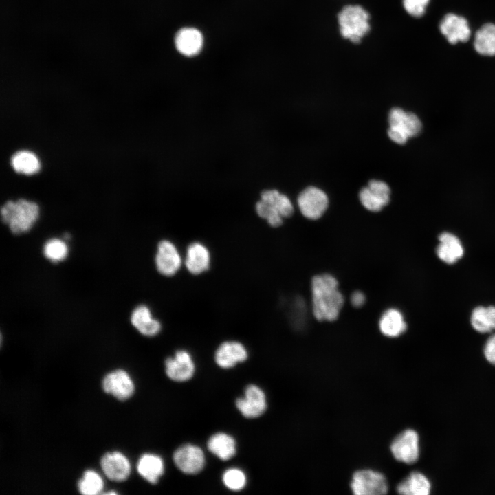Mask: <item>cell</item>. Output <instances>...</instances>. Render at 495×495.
<instances>
[{
  "mask_svg": "<svg viewBox=\"0 0 495 495\" xmlns=\"http://www.w3.org/2000/svg\"><path fill=\"white\" fill-rule=\"evenodd\" d=\"M312 310L319 321H333L339 316L344 304V297L338 289L336 278L323 274L313 277L311 284Z\"/></svg>",
  "mask_w": 495,
  "mask_h": 495,
  "instance_id": "obj_1",
  "label": "cell"
},
{
  "mask_svg": "<svg viewBox=\"0 0 495 495\" xmlns=\"http://www.w3.org/2000/svg\"><path fill=\"white\" fill-rule=\"evenodd\" d=\"M38 214V205L23 199L16 201H8L1 209L3 222L8 224L11 232L15 234L29 231L36 221Z\"/></svg>",
  "mask_w": 495,
  "mask_h": 495,
  "instance_id": "obj_2",
  "label": "cell"
},
{
  "mask_svg": "<svg viewBox=\"0 0 495 495\" xmlns=\"http://www.w3.org/2000/svg\"><path fill=\"white\" fill-rule=\"evenodd\" d=\"M342 36L359 43L370 30L368 13L360 6H346L338 15Z\"/></svg>",
  "mask_w": 495,
  "mask_h": 495,
  "instance_id": "obj_3",
  "label": "cell"
},
{
  "mask_svg": "<svg viewBox=\"0 0 495 495\" xmlns=\"http://www.w3.org/2000/svg\"><path fill=\"white\" fill-rule=\"evenodd\" d=\"M388 122V137L399 144H404L410 138L419 135L422 129L421 120L415 113L398 107L390 110Z\"/></svg>",
  "mask_w": 495,
  "mask_h": 495,
  "instance_id": "obj_4",
  "label": "cell"
},
{
  "mask_svg": "<svg viewBox=\"0 0 495 495\" xmlns=\"http://www.w3.org/2000/svg\"><path fill=\"white\" fill-rule=\"evenodd\" d=\"M154 261L155 268L161 275L173 277L184 266V254L175 242L164 239L157 243Z\"/></svg>",
  "mask_w": 495,
  "mask_h": 495,
  "instance_id": "obj_5",
  "label": "cell"
},
{
  "mask_svg": "<svg viewBox=\"0 0 495 495\" xmlns=\"http://www.w3.org/2000/svg\"><path fill=\"white\" fill-rule=\"evenodd\" d=\"M350 485L353 493L355 495L384 494L388 490L385 476L371 470H361L355 472Z\"/></svg>",
  "mask_w": 495,
  "mask_h": 495,
  "instance_id": "obj_6",
  "label": "cell"
},
{
  "mask_svg": "<svg viewBox=\"0 0 495 495\" xmlns=\"http://www.w3.org/2000/svg\"><path fill=\"white\" fill-rule=\"evenodd\" d=\"M393 456L406 464L415 463L419 456V438L417 432L407 429L397 435L390 444Z\"/></svg>",
  "mask_w": 495,
  "mask_h": 495,
  "instance_id": "obj_7",
  "label": "cell"
},
{
  "mask_svg": "<svg viewBox=\"0 0 495 495\" xmlns=\"http://www.w3.org/2000/svg\"><path fill=\"white\" fill-rule=\"evenodd\" d=\"M211 264V252L204 243L195 241L187 245L184 254V267L189 274H203L210 270Z\"/></svg>",
  "mask_w": 495,
  "mask_h": 495,
  "instance_id": "obj_8",
  "label": "cell"
},
{
  "mask_svg": "<svg viewBox=\"0 0 495 495\" xmlns=\"http://www.w3.org/2000/svg\"><path fill=\"white\" fill-rule=\"evenodd\" d=\"M297 201L302 214L311 220L320 218L329 204L328 197L324 192L313 186L302 191L298 197Z\"/></svg>",
  "mask_w": 495,
  "mask_h": 495,
  "instance_id": "obj_9",
  "label": "cell"
},
{
  "mask_svg": "<svg viewBox=\"0 0 495 495\" xmlns=\"http://www.w3.org/2000/svg\"><path fill=\"white\" fill-rule=\"evenodd\" d=\"M173 461L182 472L187 474H195L203 470L205 465V456L199 447L192 444H185L175 451Z\"/></svg>",
  "mask_w": 495,
  "mask_h": 495,
  "instance_id": "obj_10",
  "label": "cell"
},
{
  "mask_svg": "<svg viewBox=\"0 0 495 495\" xmlns=\"http://www.w3.org/2000/svg\"><path fill=\"white\" fill-rule=\"evenodd\" d=\"M390 193V188L385 182L374 179L360 190L359 197L366 209L379 212L389 203Z\"/></svg>",
  "mask_w": 495,
  "mask_h": 495,
  "instance_id": "obj_11",
  "label": "cell"
},
{
  "mask_svg": "<svg viewBox=\"0 0 495 495\" xmlns=\"http://www.w3.org/2000/svg\"><path fill=\"white\" fill-rule=\"evenodd\" d=\"M166 373L172 380L185 382L190 380L195 372V364L190 353L184 349L177 350L173 357L165 361Z\"/></svg>",
  "mask_w": 495,
  "mask_h": 495,
  "instance_id": "obj_12",
  "label": "cell"
},
{
  "mask_svg": "<svg viewBox=\"0 0 495 495\" xmlns=\"http://www.w3.org/2000/svg\"><path fill=\"white\" fill-rule=\"evenodd\" d=\"M236 406L245 417H258L267 408L265 395L258 386L248 385L245 390L244 397L236 399Z\"/></svg>",
  "mask_w": 495,
  "mask_h": 495,
  "instance_id": "obj_13",
  "label": "cell"
},
{
  "mask_svg": "<svg viewBox=\"0 0 495 495\" xmlns=\"http://www.w3.org/2000/svg\"><path fill=\"white\" fill-rule=\"evenodd\" d=\"M439 30L451 44L466 42L471 36V30L467 19L453 13L444 16L440 22Z\"/></svg>",
  "mask_w": 495,
  "mask_h": 495,
  "instance_id": "obj_14",
  "label": "cell"
},
{
  "mask_svg": "<svg viewBox=\"0 0 495 495\" xmlns=\"http://www.w3.org/2000/svg\"><path fill=\"white\" fill-rule=\"evenodd\" d=\"M103 390L119 400L129 399L134 392V384L129 375L118 369L107 374L102 380Z\"/></svg>",
  "mask_w": 495,
  "mask_h": 495,
  "instance_id": "obj_15",
  "label": "cell"
},
{
  "mask_svg": "<svg viewBox=\"0 0 495 495\" xmlns=\"http://www.w3.org/2000/svg\"><path fill=\"white\" fill-rule=\"evenodd\" d=\"M248 352L246 347L240 342L227 340L222 342L214 353L217 364L223 368L234 366L239 362L247 360Z\"/></svg>",
  "mask_w": 495,
  "mask_h": 495,
  "instance_id": "obj_16",
  "label": "cell"
},
{
  "mask_svg": "<svg viewBox=\"0 0 495 495\" xmlns=\"http://www.w3.org/2000/svg\"><path fill=\"white\" fill-rule=\"evenodd\" d=\"M100 465L107 477L112 481H124L131 472L129 460L119 452L105 454L101 459Z\"/></svg>",
  "mask_w": 495,
  "mask_h": 495,
  "instance_id": "obj_17",
  "label": "cell"
},
{
  "mask_svg": "<svg viewBox=\"0 0 495 495\" xmlns=\"http://www.w3.org/2000/svg\"><path fill=\"white\" fill-rule=\"evenodd\" d=\"M175 45L181 54L186 56H193L201 50L204 45V36L201 32L195 28H184L176 33Z\"/></svg>",
  "mask_w": 495,
  "mask_h": 495,
  "instance_id": "obj_18",
  "label": "cell"
},
{
  "mask_svg": "<svg viewBox=\"0 0 495 495\" xmlns=\"http://www.w3.org/2000/svg\"><path fill=\"white\" fill-rule=\"evenodd\" d=\"M131 322L133 326L145 336H155L162 330L161 322L153 317L151 309L145 305H138L133 309Z\"/></svg>",
  "mask_w": 495,
  "mask_h": 495,
  "instance_id": "obj_19",
  "label": "cell"
},
{
  "mask_svg": "<svg viewBox=\"0 0 495 495\" xmlns=\"http://www.w3.org/2000/svg\"><path fill=\"white\" fill-rule=\"evenodd\" d=\"M438 239L439 243L436 248V253L442 261L453 264L463 256V247L456 235L445 232L441 233Z\"/></svg>",
  "mask_w": 495,
  "mask_h": 495,
  "instance_id": "obj_20",
  "label": "cell"
},
{
  "mask_svg": "<svg viewBox=\"0 0 495 495\" xmlns=\"http://www.w3.org/2000/svg\"><path fill=\"white\" fill-rule=\"evenodd\" d=\"M137 469L148 482L155 484L164 472L162 459L154 454H144L139 459Z\"/></svg>",
  "mask_w": 495,
  "mask_h": 495,
  "instance_id": "obj_21",
  "label": "cell"
},
{
  "mask_svg": "<svg viewBox=\"0 0 495 495\" xmlns=\"http://www.w3.org/2000/svg\"><path fill=\"white\" fill-rule=\"evenodd\" d=\"M397 491L403 495H428L431 483L424 474L413 472L398 484Z\"/></svg>",
  "mask_w": 495,
  "mask_h": 495,
  "instance_id": "obj_22",
  "label": "cell"
},
{
  "mask_svg": "<svg viewBox=\"0 0 495 495\" xmlns=\"http://www.w3.org/2000/svg\"><path fill=\"white\" fill-rule=\"evenodd\" d=\"M379 327L386 336L395 338L406 331L407 324L402 314L396 309L386 310L381 316Z\"/></svg>",
  "mask_w": 495,
  "mask_h": 495,
  "instance_id": "obj_23",
  "label": "cell"
},
{
  "mask_svg": "<svg viewBox=\"0 0 495 495\" xmlns=\"http://www.w3.org/2000/svg\"><path fill=\"white\" fill-rule=\"evenodd\" d=\"M208 449L223 461L230 459L236 454V442L230 435L219 432L213 434L208 441Z\"/></svg>",
  "mask_w": 495,
  "mask_h": 495,
  "instance_id": "obj_24",
  "label": "cell"
},
{
  "mask_svg": "<svg viewBox=\"0 0 495 495\" xmlns=\"http://www.w3.org/2000/svg\"><path fill=\"white\" fill-rule=\"evenodd\" d=\"M474 47L483 56H495V24H484L476 32Z\"/></svg>",
  "mask_w": 495,
  "mask_h": 495,
  "instance_id": "obj_25",
  "label": "cell"
},
{
  "mask_svg": "<svg viewBox=\"0 0 495 495\" xmlns=\"http://www.w3.org/2000/svg\"><path fill=\"white\" fill-rule=\"evenodd\" d=\"M470 323L474 330L481 333L495 330V307H475L471 314Z\"/></svg>",
  "mask_w": 495,
  "mask_h": 495,
  "instance_id": "obj_26",
  "label": "cell"
},
{
  "mask_svg": "<svg viewBox=\"0 0 495 495\" xmlns=\"http://www.w3.org/2000/svg\"><path fill=\"white\" fill-rule=\"evenodd\" d=\"M11 165L16 173L24 175H33L40 169L38 157L28 151H20L15 153L11 157Z\"/></svg>",
  "mask_w": 495,
  "mask_h": 495,
  "instance_id": "obj_27",
  "label": "cell"
},
{
  "mask_svg": "<svg viewBox=\"0 0 495 495\" xmlns=\"http://www.w3.org/2000/svg\"><path fill=\"white\" fill-rule=\"evenodd\" d=\"M261 199L275 208L283 218L292 215L294 206L285 195L275 189L265 190L261 193Z\"/></svg>",
  "mask_w": 495,
  "mask_h": 495,
  "instance_id": "obj_28",
  "label": "cell"
},
{
  "mask_svg": "<svg viewBox=\"0 0 495 495\" xmlns=\"http://www.w3.org/2000/svg\"><path fill=\"white\" fill-rule=\"evenodd\" d=\"M103 481L95 471L87 470L79 481L78 487L80 492L86 495H94L100 493L103 489Z\"/></svg>",
  "mask_w": 495,
  "mask_h": 495,
  "instance_id": "obj_29",
  "label": "cell"
},
{
  "mask_svg": "<svg viewBox=\"0 0 495 495\" xmlns=\"http://www.w3.org/2000/svg\"><path fill=\"white\" fill-rule=\"evenodd\" d=\"M44 256L53 263L64 260L68 254V246L59 239L53 238L46 241L43 246Z\"/></svg>",
  "mask_w": 495,
  "mask_h": 495,
  "instance_id": "obj_30",
  "label": "cell"
},
{
  "mask_svg": "<svg viewBox=\"0 0 495 495\" xmlns=\"http://www.w3.org/2000/svg\"><path fill=\"white\" fill-rule=\"evenodd\" d=\"M256 214L266 220L267 223L272 227L277 228L280 226L283 222V217L279 212L270 204L260 199L255 204Z\"/></svg>",
  "mask_w": 495,
  "mask_h": 495,
  "instance_id": "obj_31",
  "label": "cell"
},
{
  "mask_svg": "<svg viewBox=\"0 0 495 495\" xmlns=\"http://www.w3.org/2000/svg\"><path fill=\"white\" fill-rule=\"evenodd\" d=\"M225 486L230 490L239 491L246 485V476L244 472L238 468H230L226 470L222 476Z\"/></svg>",
  "mask_w": 495,
  "mask_h": 495,
  "instance_id": "obj_32",
  "label": "cell"
},
{
  "mask_svg": "<svg viewBox=\"0 0 495 495\" xmlns=\"http://www.w3.org/2000/svg\"><path fill=\"white\" fill-rule=\"evenodd\" d=\"M430 0H403L406 11L411 16L420 17L426 12Z\"/></svg>",
  "mask_w": 495,
  "mask_h": 495,
  "instance_id": "obj_33",
  "label": "cell"
},
{
  "mask_svg": "<svg viewBox=\"0 0 495 495\" xmlns=\"http://www.w3.org/2000/svg\"><path fill=\"white\" fill-rule=\"evenodd\" d=\"M484 355L490 363L495 365V334L487 340L484 346Z\"/></svg>",
  "mask_w": 495,
  "mask_h": 495,
  "instance_id": "obj_34",
  "label": "cell"
},
{
  "mask_svg": "<svg viewBox=\"0 0 495 495\" xmlns=\"http://www.w3.org/2000/svg\"><path fill=\"white\" fill-rule=\"evenodd\" d=\"M366 300V296L360 291L354 292L351 296V302L355 307H362Z\"/></svg>",
  "mask_w": 495,
  "mask_h": 495,
  "instance_id": "obj_35",
  "label": "cell"
}]
</instances>
